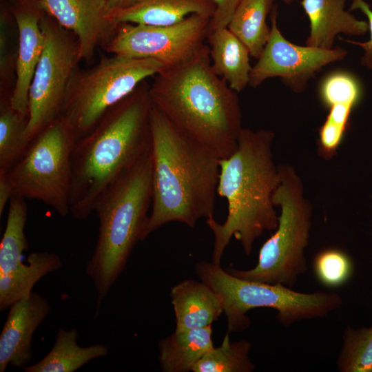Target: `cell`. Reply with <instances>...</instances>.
I'll list each match as a JSON object with an SVG mask.
<instances>
[{
  "mask_svg": "<svg viewBox=\"0 0 372 372\" xmlns=\"http://www.w3.org/2000/svg\"><path fill=\"white\" fill-rule=\"evenodd\" d=\"M196 272L201 281L220 296L229 333L242 331L249 326L246 313L253 309L276 310L278 321L287 327L300 320L324 317L343 303L342 297L335 293H302L281 284L245 280L212 262L197 263Z\"/></svg>",
  "mask_w": 372,
  "mask_h": 372,
  "instance_id": "obj_6",
  "label": "cell"
},
{
  "mask_svg": "<svg viewBox=\"0 0 372 372\" xmlns=\"http://www.w3.org/2000/svg\"><path fill=\"white\" fill-rule=\"evenodd\" d=\"M360 10L367 18L370 39L366 42H358L348 39L344 41L358 45L364 50V54L361 57V65L369 70H372V10L370 6L364 0H353L349 10Z\"/></svg>",
  "mask_w": 372,
  "mask_h": 372,
  "instance_id": "obj_32",
  "label": "cell"
},
{
  "mask_svg": "<svg viewBox=\"0 0 372 372\" xmlns=\"http://www.w3.org/2000/svg\"><path fill=\"white\" fill-rule=\"evenodd\" d=\"M18 31L17 79L12 96L13 108L29 116L28 91L44 45L40 23L46 14L41 0H6Z\"/></svg>",
  "mask_w": 372,
  "mask_h": 372,
  "instance_id": "obj_14",
  "label": "cell"
},
{
  "mask_svg": "<svg viewBox=\"0 0 372 372\" xmlns=\"http://www.w3.org/2000/svg\"><path fill=\"white\" fill-rule=\"evenodd\" d=\"M215 12L210 19L209 34L216 30L227 28L233 14L242 0H212Z\"/></svg>",
  "mask_w": 372,
  "mask_h": 372,
  "instance_id": "obj_33",
  "label": "cell"
},
{
  "mask_svg": "<svg viewBox=\"0 0 372 372\" xmlns=\"http://www.w3.org/2000/svg\"><path fill=\"white\" fill-rule=\"evenodd\" d=\"M211 326L175 331L158 343L164 372H187L214 348Z\"/></svg>",
  "mask_w": 372,
  "mask_h": 372,
  "instance_id": "obj_20",
  "label": "cell"
},
{
  "mask_svg": "<svg viewBox=\"0 0 372 372\" xmlns=\"http://www.w3.org/2000/svg\"><path fill=\"white\" fill-rule=\"evenodd\" d=\"M282 1L287 3H290L293 1V0H282Z\"/></svg>",
  "mask_w": 372,
  "mask_h": 372,
  "instance_id": "obj_37",
  "label": "cell"
},
{
  "mask_svg": "<svg viewBox=\"0 0 372 372\" xmlns=\"http://www.w3.org/2000/svg\"><path fill=\"white\" fill-rule=\"evenodd\" d=\"M215 9L212 0H134L126 8L110 11V17L116 25L131 23L167 26L194 14L211 19Z\"/></svg>",
  "mask_w": 372,
  "mask_h": 372,
  "instance_id": "obj_17",
  "label": "cell"
},
{
  "mask_svg": "<svg viewBox=\"0 0 372 372\" xmlns=\"http://www.w3.org/2000/svg\"><path fill=\"white\" fill-rule=\"evenodd\" d=\"M273 138L271 130L242 127L235 151L219 161L217 194L227 200L228 211L223 223L214 217L206 220L214 237L213 263L220 265L232 237L249 256L256 240L278 227L273 196L280 183V173L273 158Z\"/></svg>",
  "mask_w": 372,
  "mask_h": 372,
  "instance_id": "obj_2",
  "label": "cell"
},
{
  "mask_svg": "<svg viewBox=\"0 0 372 372\" xmlns=\"http://www.w3.org/2000/svg\"><path fill=\"white\" fill-rule=\"evenodd\" d=\"M251 344L245 340L231 342L229 333L221 345L214 347L193 367V372H251L255 365L249 353Z\"/></svg>",
  "mask_w": 372,
  "mask_h": 372,
  "instance_id": "obj_26",
  "label": "cell"
},
{
  "mask_svg": "<svg viewBox=\"0 0 372 372\" xmlns=\"http://www.w3.org/2000/svg\"><path fill=\"white\" fill-rule=\"evenodd\" d=\"M209 21L194 14L167 26L118 23L103 50L122 56L153 59L165 69L171 68L190 59L205 44Z\"/></svg>",
  "mask_w": 372,
  "mask_h": 372,
  "instance_id": "obj_11",
  "label": "cell"
},
{
  "mask_svg": "<svg viewBox=\"0 0 372 372\" xmlns=\"http://www.w3.org/2000/svg\"><path fill=\"white\" fill-rule=\"evenodd\" d=\"M149 93L176 128L220 158L236 149L242 128L238 93L214 72L206 44L188 61L155 75Z\"/></svg>",
  "mask_w": 372,
  "mask_h": 372,
  "instance_id": "obj_1",
  "label": "cell"
},
{
  "mask_svg": "<svg viewBox=\"0 0 372 372\" xmlns=\"http://www.w3.org/2000/svg\"><path fill=\"white\" fill-rule=\"evenodd\" d=\"M274 0H242L227 28L248 48L250 56L258 59L270 35L267 23Z\"/></svg>",
  "mask_w": 372,
  "mask_h": 372,
  "instance_id": "obj_23",
  "label": "cell"
},
{
  "mask_svg": "<svg viewBox=\"0 0 372 372\" xmlns=\"http://www.w3.org/2000/svg\"><path fill=\"white\" fill-rule=\"evenodd\" d=\"M12 196V189L4 176H0V216Z\"/></svg>",
  "mask_w": 372,
  "mask_h": 372,
  "instance_id": "obj_35",
  "label": "cell"
},
{
  "mask_svg": "<svg viewBox=\"0 0 372 372\" xmlns=\"http://www.w3.org/2000/svg\"><path fill=\"white\" fill-rule=\"evenodd\" d=\"M362 85L357 76L344 70L327 75L320 83L319 96L328 108L335 104L355 106L362 96Z\"/></svg>",
  "mask_w": 372,
  "mask_h": 372,
  "instance_id": "obj_29",
  "label": "cell"
},
{
  "mask_svg": "<svg viewBox=\"0 0 372 372\" xmlns=\"http://www.w3.org/2000/svg\"><path fill=\"white\" fill-rule=\"evenodd\" d=\"M152 200L147 234L168 223L214 217L220 158L176 128L153 105Z\"/></svg>",
  "mask_w": 372,
  "mask_h": 372,
  "instance_id": "obj_3",
  "label": "cell"
},
{
  "mask_svg": "<svg viewBox=\"0 0 372 372\" xmlns=\"http://www.w3.org/2000/svg\"><path fill=\"white\" fill-rule=\"evenodd\" d=\"M354 107L347 104H335L329 107L327 119L347 129L350 114Z\"/></svg>",
  "mask_w": 372,
  "mask_h": 372,
  "instance_id": "obj_34",
  "label": "cell"
},
{
  "mask_svg": "<svg viewBox=\"0 0 372 372\" xmlns=\"http://www.w3.org/2000/svg\"><path fill=\"white\" fill-rule=\"evenodd\" d=\"M18 31L6 0L0 8V98H10L17 79Z\"/></svg>",
  "mask_w": 372,
  "mask_h": 372,
  "instance_id": "obj_27",
  "label": "cell"
},
{
  "mask_svg": "<svg viewBox=\"0 0 372 372\" xmlns=\"http://www.w3.org/2000/svg\"><path fill=\"white\" fill-rule=\"evenodd\" d=\"M8 203L6 229L0 242V275L12 271L23 263V252L28 247L25 234L28 218L25 198L12 196Z\"/></svg>",
  "mask_w": 372,
  "mask_h": 372,
  "instance_id": "obj_25",
  "label": "cell"
},
{
  "mask_svg": "<svg viewBox=\"0 0 372 372\" xmlns=\"http://www.w3.org/2000/svg\"><path fill=\"white\" fill-rule=\"evenodd\" d=\"M46 13L76 37L81 61H94L96 49L104 48L117 25L110 17L106 0H41Z\"/></svg>",
  "mask_w": 372,
  "mask_h": 372,
  "instance_id": "obj_13",
  "label": "cell"
},
{
  "mask_svg": "<svg viewBox=\"0 0 372 372\" xmlns=\"http://www.w3.org/2000/svg\"><path fill=\"white\" fill-rule=\"evenodd\" d=\"M209 43L211 68L237 93L249 85L252 66L247 46L227 28L210 32Z\"/></svg>",
  "mask_w": 372,
  "mask_h": 372,
  "instance_id": "obj_19",
  "label": "cell"
},
{
  "mask_svg": "<svg viewBox=\"0 0 372 372\" xmlns=\"http://www.w3.org/2000/svg\"><path fill=\"white\" fill-rule=\"evenodd\" d=\"M40 25L45 42L28 91L29 118L23 137L29 143L61 115L68 86L81 61L71 31L47 13Z\"/></svg>",
  "mask_w": 372,
  "mask_h": 372,
  "instance_id": "obj_10",
  "label": "cell"
},
{
  "mask_svg": "<svg viewBox=\"0 0 372 372\" xmlns=\"http://www.w3.org/2000/svg\"><path fill=\"white\" fill-rule=\"evenodd\" d=\"M12 271L0 275V311H5L14 303L26 298L34 285L46 274L59 269L61 258L51 252H32Z\"/></svg>",
  "mask_w": 372,
  "mask_h": 372,
  "instance_id": "obj_22",
  "label": "cell"
},
{
  "mask_svg": "<svg viewBox=\"0 0 372 372\" xmlns=\"http://www.w3.org/2000/svg\"><path fill=\"white\" fill-rule=\"evenodd\" d=\"M149 89L143 81L76 141L69 196L70 213L75 218L85 219L94 211L103 192L151 147Z\"/></svg>",
  "mask_w": 372,
  "mask_h": 372,
  "instance_id": "obj_4",
  "label": "cell"
},
{
  "mask_svg": "<svg viewBox=\"0 0 372 372\" xmlns=\"http://www.w3.org/2000/svg\"><path fill=\"white\" fill-rule=\"evenodd\" d=\"M313 269L324 285L336 288L345 284L352 273V263L344 251L335 248L321 251L314 258Z\"/></svg>",
  "mask_w": 372,
  "mask_h": 372,
  "instance_id": "obj_30",
  "label": "cell"
},
{
  "mask_svg": "<svg viewBox=\"0 0 372 372\" xmlns=\"http://www.w3.org/2000/svg\"><path fill=\"white\" fill-rule=\"evenodd\" d=\"M279 169L280 183L273 201L280 207L281 213L275 233L261 247L254 268L226 270L245 280L291 288L307 271L304 250L309 244L312 209L296 170L287 165L280 166Z\"/></svg>",
  "mask_w": 372,
  "mask_h": 372,
  "instance_id": "obj_7",
  "label": "cell"
},
{
  "mask_svg": "<svg viewBox=\"0 0 372 372\" xmlns=\"http://www.w3.org/2000/svg\"><path fill=\"white\" fill-rule=\"evenodd\" d=\"M347 129L326 118L319 129V149L324 156L333 155L342 143Z\"/></svg>",
  "mask_w": 372,
  "mask_h": 372,
  "instance_id": "obj_31",
  "label": "cell"
},
{
  "mask_svg": "<svg viewBox=\"0 0 372 372\" xmlns=\"http://www.w3.org/2000/svg\"><path fill=\"white\" fill-rule=\"evenodd\" d=\"M346 0H302L310 24L306 45L332 49L337 35L359 36L369 30L368 22L345 10Z\"/></svg>",
  "mask_w": 372,
  "mask_h": 372,
  "instance_id": "obj_16",
  "label": "cell"
},
{
  "mask_svg": "<svg viewBox=\"0 0 372 372\" xmlns=\"http://www.w3.org/2000/svg\"><path fill=\"white\" fill-rule=\"evenodd\" d=\"M9 309L0 335V372L8 365L25 367L30 363L33 333L49 314L50 306L47 299L32 291Z\"/></svg>",
  "mask_w": 372,
  "mask_h": 372,
  "instance_id": "obj_15",
  "label": "cell"
},
{
  "mask_svg": "<svg viewBox=\"0 0 372 372\" xmlns=\"http://www.w3.org/2000/svg\"><path fill=\"white\" fill-rule=\"evenodd\" d=\"M76 138L61 115L30 142L21 161L4 176L12 196L43 202L60 216L70 213L71 156Z\"/></svg>",
  "mask_w": 372,
  "mask_h": 372,
  "instance_id": "obj_9",
  "label": "cell"
},
{
  "mask_svg": "<svg viewBox=\"0 0 372 372\" xmlns=\"http://www.w3.org/2000/svg\"><path fill=\"white\" fill-rule=\"evenodd\" d=\"M337 366L340 372H372V327H347Z\"/></svg>",
  "mask_w": 372,
  "mask_h": 372,
  "instance_id": "obj_28",
  "label": "cell"
},
{
  "mask_svg": "<svg viewBox=\"0 0 372 372\" xmlns=\"http://www.w3.org/2000/svg\"><path fill=\"white\" fill-rule=\"evenodd\" d=\"M170 296L180 331L211 326L223 313L220 296L203 281L186 280L173 287Z\"/></svg>",
  "mask_w": 372,
  "mask_h": 372,
  "instance_id": "obj_18",
  "label": "cell"
},
{
  "mask_svg": "<svg viewBox=\"0 0 372 372\" xmlns=\"http://www.w3.org/2000/svg\"><path fill=\"white\" fill-rule=\"evenodd\" d=\"M165 70L153 59L100 55L98 63L78 68L68 86L61 115L70 122L76 141L89 134L104 114L143 81Z\"/></svg>",
  "mask_w": 372,
  "mask_h": 372,
  "instance_id": "obj_8",
  "label": "cell"
},
{
  "mask_svg": "<svg viewBox=\"0 0 372 372\" xmlns=\"http://www.w3.org/2000/svg\"><path fill=\"white\" fill-rule=\"evenodd\" d=\"M78 332L75 328L60 329L50 352L39 362L26 366L25 372H73L92 360L104 357L108 347L96 344L81 347L77 344Z\"/></svg>",
  "mask_w": 372,
  "mask_h": 372,
  "instance_id": "obj_21",
  "label": "cell"
},
{
  "mask_svg": "<svg viewBox=\"0 0 372 372\" xmlns=\"http://www.w3.org/2000/svg\"><path fill=\"white\" fill-rule=\"evenodd\" d=\"M277 8L271 13L269 38L256 63L252 66L249 85L259 86L265 80L280 77L295 92H304L309 80L324 66L344 59L342 48L322 49L296 45L287 40L277 25Z\"/></svg>",
  "mask_w": 372,
  "mask_h": 372,
  "instance_id": "obj_12",
  "label": "cell"
},
{
  "mask_svg": "<svg viewBox=\"0 0 372 372\" xmlns=\"http://www.w3.org/2000/svg\"><path fill=\"white\" fill-rule=\"evenodd\" d=\"M152 200L151 147L100 196L94 211L99 232L85 272L96 293L97 316L101 302L138 241L148 236V211Z\"/></svg>",
  "mask_w": 372,
  "mask_h": 372,
  "instance_id": "obj_5",
  "label": "cell"
},
{
  "mask_svg": "<svg viewBox=\"0 0 372 372\" xmlns=\"http://www.w3.org/2000/svg\"><path fill=\"white\" fill-rule=\"evenodd\" d=\"M28 118L13 108L11 99H0V176L8 173L27 152L30 143L23 134Z\"/></svg>",
  "mask_w": 372,
  "mask_h": 372,
  "instance_id": "obj_24",
  "label": "cell"
},
{
  "mask_svg": "<svg viewBox=\"0 0 372 372\" xmlns=\"http://www.w3.org/2000/svg\"><path fill=\"white\" fill-rule=\"evenodd\" d=\"M107 7L110 11L121 9L130 6L134 0H106Z\"/></svg>",
  "mask_w": 372,
  "mask_h": 372,
  "instance_id": "obj_36",
  "label": "cell"
}]
</instances>
